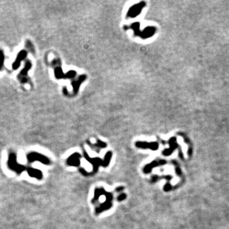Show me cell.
<instances>
[{"instance_id":"1","label":"cell","mask_w":229,"mask_h":229,"mask_svg":"<svg viewBox=\"0 0 229 229\" xmlns=\"http://www.w3.org/2000/svg\"><path fill=\"white\" fill-rule=\"evenodd\" d=\"M16 156L15 153H12L9 155V160H8V165H9L10 168L12 170H14L17 173H20L21 172H23L26 168L25 167L19 165L17 164L16 162Z\"/></svg>"},{"instance_id":"4","label":"cell","mask_w":229,"mask_h":229,"mask_svg":"<svg viewBox=\"0 0 229 229\" xmlns=\"http://www.w3.org/2000/svg\"><path fill=\"white\" fill-rule=\"evenodd\" d=\"M26 55H27V51L24 50L20 51L18 54V55H17V57L15 61H14V63L12 64V68L14 69H18L20 66V61L23 60L25 57H26Z\"/></svg>"},{"instance_id":"5","label":"cell","mask_w":229,"mask_h":229,"mask_svg":"<svg viewBox=\"0 0 229 229\" xmlns=\"http://www.w3.org/2000/svg\"><path fill=\"white\" fill-rule=\"evenodd\" d=\"M28 173L30 176L34 177H36L38 179H41L42 177V172L37 169H29L28 171Z\"/></svg>"},{"instance_id":"7","label":"cell","mask_w":229,"mask_h":229,"mask_svg":"<svg viewBox=\"0 0 229 229\" xmlns=\"http://www.w3.org/2000/svg\"><path fill=\"white\" fill-rule=\"evenodd\" d=\"M125 197V195H121L120 197H119V200H122V199H124V198Z\"/></svg>"},{"instance_id":"2","label":"cell","mask_w":229,"mask_h":229,"mask_svg":"<svg viewBox=\"0 0 229 229\" xmlns=\"http://www.w3.org/2000/svg\"><path fill=\"white\" fill-rule=\"evenodd\" d=\"M28 159L29 161L32 162L34 160H38L41 161L42 163L45 164H49V160L47 159V157L43 156L41 154H39L38 153H30L28 155Z\"/></svg>"},{"instance_id":"3","label":"cell","mask_w":229,"mask_h":229,"mask_svg":"<svg viewBox=\"0 0 229 229\" xmlns=\"http://www.w3.org/2000/svg\"><path fill=\"white\" fill-rule=\"evenodd\" d=\"M31 66H32L31 63V61L29 60H28L26 61L24 68L22 70V71L20 73L18 77L19 80L22 83H26V81H27L26 77H27V75H28V71H29V69L31 68Z\"/></svg>"},{"instance_id":"6","label":"cell","mask_w":229,"mask_h":229,"mask_svg":"<svg viewBox=\"0 0 229 229\" xmlns=\"http://www.w3.org/2000/svg\"><path fill=\"white\" fill-rule=\"evenodd\" d=\"M4 61H5V55L2 50H0V70H1L3 66Z\"/></svg>"}]
</instances>
